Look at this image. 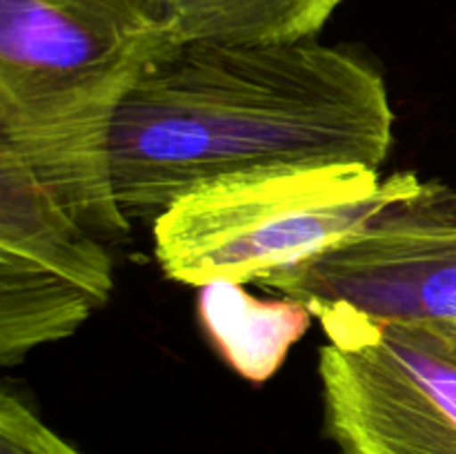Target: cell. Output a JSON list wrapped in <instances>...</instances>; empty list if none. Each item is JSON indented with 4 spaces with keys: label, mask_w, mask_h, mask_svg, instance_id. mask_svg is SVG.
I'll return each mask as SVG.
<instances>
[{
    "label": "cell",
    "mask_w": 456,
    "mask_h": 454,
    "mask_svg": "<svg viewBox=\"0 0 456 454\" xmlns=\"http://www.w3.org/2000/svg\"><path fill=\"white\" fill-rule=\"evenodd\" d=\"M392 145L387 85L356 49L183 43L120 109L111 185L129 221H154L205 181L298 165L381 167Z\"/></svg>",
    "instance_id": "6da1fadb"
},
{
    "label": "cell",
    "mask_w": 456,
    "mask_h": 454,
    "mask_svg": "<svg viewBox=\"0 0 456 454\" xmlns=\"http://www.w3.org/2000/svg\"><path fill=\"white\" fill-rule=\"evenodd\" d=\"M256 285L316 316L325 332L347 325L456 319V196L428 181L359 234Z\"/></svg>",
    "instance_id": "277c9868"
},
{
    "label": "cell",
    "mask_w": 456,
    "mask_h": 454,
    "mask_svg": "<svg viewBox=\"0 0 456 454\" xmlns=\"http://www.w3.org/2000/svg\"><path fill=\"white\" fill-rule=\"evenodd\" d=\"M0 454H83L49 427L20 394L0 392Z\"/></svg>",
    "instance_id": "ba28073f"
},
{
    "label": "cell",
    "mask_w": 456,
    "mask_h": 454,
    "mask_svg": "<svg viewBox=\"0 0 456 454\" xmlns=\"http://www.w3.org/2000/svg\"><path fill=\"white\" fill-rule=\"evenodd\" d=\"M102 239L0 147V365L74 336L114 292Z\"/></svg>",
    "instance_id": "8992f818"
},
{
    "label": "cell",
    "mask_w": 456,
    "mask_h": 454,
    "mask_svg": "<svg viewBox=\"0 0 456 454\" xmlns=\"http://www.w3.org/2000/svg\"><path fill=\"white\" fill-rule=\"evenodd\" d=\"M426 187L414 172L381 178L361 163L214 178L151 221L154 256L169 280L190 288L258 283L337 247Z\"/></svg>",
    "instance_id": "3957f363"
},
{
    "label": "cell",
    "mask_w": 456,
    "mask_h": 454,
    "mask_svg": "<svg viewBox=\"0 0 456 454\" xmlns=\"http://www.w3.org/2000/svg\"><path fill=\"white\" fill-rule=\"evenodd\" d=\"M319 354L334 454H456V359L408 325L332 329Z\"/></svg>",
    "instance_id": "5b68a950"
},
{
    "label": "cell",
    "mask_w": 456,
    "mask_h": 454,
    "mask_svg": "<svg viewBox=\"0 0 456 454\" xmlns=\"http://www.w3.org/2000/svg\"><path fill=\"white\" fill-rule=\"evenodd\" d=\"M343 0H169L178 43L314 40Z\"/></svg>",
    "instance_id": "52a82bcc"
},
{
    "label": "cell",
    "mask_w": 456,
    "mask_h": 454,
    "mask_svg": "<svg viewBox=\"0 0 456 454\" xmlns=\"http://www.w3.org/2000/svg\"><path fill=\"white\" fill-rule=\"evenodd\" d=\"M417 329L421 336L435 343L439 350L456 359V319L454 320H423V323H399Z\"/></svg>",
    "instance_id": "9c48e42d"
},
{
    "label": "cell",
    "mask_w": 456,
    "mask_h": 454,
    "mask_svg": "<svg viewBox=\"0 0 456 454\" xmlns=\"http://www.w3.org/2000/svg\"><path fill=\"white\" fill-rule=\"evenodd\" d=\"M178 45L169 0H0V147L105 243L132 225L111 185L116 118Z\"/></svg>",
    "instance_id": "7a4b0ae2"
}]
</instances>
